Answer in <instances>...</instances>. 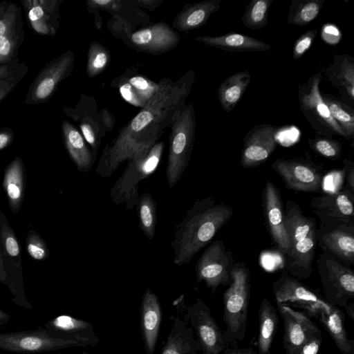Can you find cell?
I'll return each mask as SVG.
<instances>
[{"label":"cell","mask_w":354,"mask_h":354,"mask_svg":"<svg viewBox=\"0 0 354 354\" xmlns=\"http://www.w3.org/2000/svg\"><path fill=\"white\" fill-rule=\"evenodd\" d=\"M176 91L167 79L159 82L158 90L149 102L105 147L95 169L96 175L108 178L124 161L147 155L162 132L157 124H164L163 122L171 124L166 120L169 111H177L184 105H178L180 94Z\"/></svg>","instance_id":"6da1fadb"},{"label":"cell","mask_w":354,"mask_h":354,"mask_svg":"<svg viewBox=\"0 0 354 354\" xmlns=\"http://www.w3.org/2000/svg\"><path fill=\"white\" fill-rule=\"evenodd\" d=\"M233 214L232 207L216 203L213 196L196 200L175 227L170 243L174 263L176 266L189 263L228 223Z\"/></svg>","instance_id":"7a4b0ae2"},{"label":"cell","mask_w":354,"mask_h":354,"mask_svg":"<svg viewBox=\"0 0 354 354\" xmlns=\"http://www.w3.org/2000/svg\"><path fill=\"white\" fill-rule=\"evenodd\" d=\"M283 214L289 242L285 255L287 272L297 279H307L317 246L316 219L304 215L300 206L290 200L285 205Z\"/></svg>","instance_id":"3957f363"},{"label":"cell","mask_w":354,"mask_h":354,"mask_svg":"<svg viewBox=\"0 0 354 354\" xmlns=\"http://www.w3.org/2000/svg\"><path fill=\"white\" fill-rule=\"evenodd\" d=\"M232 282L223 294V321L226 326L223 330L228 344L244 339L250 295V273L241 262H234L231 273Z\"/></svg>","instance_id":"277c9868"},{"label":"cell","mask_w":354,"mask_h":354,"mask_svg":"<svg viewBox=\"0 0 354 354\" xmlns=\"http://www.w3.org/2000/svg\"><path fill=\"white\" fill-rule=\"evenodd\" d=\"M195 132L194 107L192 104L183 105L174 115L169 136L166 178L170 189L180 180L189 164Z\"/></svg>","instance_id":"5b68a950"},{"label":"cell","mask_w":354,"mask_h":354,"mask_svg":"<svg viewBox=\"0 0 354 354\" xmlns=\"http://www.w3.org/2000/svg\"><path fill=\"white\" fill-rule=\"evenodd\" d=\"M165 149L164 141L156 142L147 155L128 160L127 165L110 190V197L117 205H124L127 209L136 206L139 183L147 178L157 169Z\"/></svg>","instance_id":"8992f818"},{"label":"cell","mask_w":354,"mask_h":354,"mask_svg":"<svg viewBox=\"0 0 354 354\" xmlns=\"http://www.w3.org/2000/svg\"><path fill=\"white\" fill-rule=\"evenodd\" d=\"M322 75L318 72L298 86L299 108L312 129L318 136L332 138L339 136L345 138L339 126L332 118L319 91Z\"/></svg>","instance_id":"52a82bcc"},{"label":"cell","mask_w":354,"mask_h":354,"mask_svg":"<svg viewBox=\"0 0 354 354\" xmlns=\"http://www.w3.org/2000/svg\"><path fill=\"white\" fill-rule=\"evenodd\" d=\"M324 299L329 304L345 308L354 298V272L333 256L322 252L317 259Z\"/></svg>","instance_id":"ba28073f"},{"label":"cell","mask_w":354,"mask_h":354,"mask_svg":"<svg viewBox=\"0 0 354 354\" xmlns=\"http://www.w3.org/2000/svg\"><path fill=\"white\" fill-rule=\"evenodd\" d=\"M74 62V53L70 50L47 62L30 83L24 104L36 105L49 101L59 84L71 75Z\"/></svg>","instance_id":"9c48e42d"},{"label":"cell","mask_w":354,"mask_h":354,"mask_svg":"<svg viewBox=\"0 0 354 354\" xmlns=\"http://www.w3.org/2000/svg\"><path fill=\"white\" fill-rule=\"evenodd\" d=\"M234 264L232 252L225 248L222 240L208 244L195 266L196 280L204 282L214 292L217 288L230 285Z\"/></svg>","instance_id":"30bf717a"},{"label":"cell","mask_w":354,"mask_h":354,"mask_svg":"<svg viewBox=\"0 0 354 354\" xmlns=\"http://www.w3.org/2000/svg\"><path fill=\"white\" fill-rule=\"evenodd\" d=\"M272 292L277 303L301 309L309 317L318 319L322 312L332 306L324 298L286 272H283L273 282Z\"/></svg>","instance_id":"8fae6325"},{"label":"cell","mask_w":354,"mask_h":354,"mask_svg":"<svg viewBox=\"0 0 354 354\" xmlns=\"http://www.w3.org/2000/svg\"><path fill=\"white\" fill-rule=\"evenodd\" d=\"M0 248L3 269L6 275V285L15 297L16 302H27L23 282L21 247L14 230L6 215L0 209Z\"/></svg>","instance_id":"7c38bea8"},{"label":"cell","mask_w":354,"mask_h":354,"mask_svg":"<svg viewBox=\"0 0 354 354\" xmlns=\"http://www.w3.org/2000/svg\"><path fill=\"white\" fill-rule=\"evenodd\" d=\"M86 346L81 342L53 337L42 328L35 330L0 333V348L10 352L38 353Z\"/></svg>","instance_id":"4fadbf2b"},{"label":"cell","mask_w":354,"mask_h":354,"mask_svg":"<svg viewBox=\"0 0 354 354\" xmlns=\"http://www.w3.org/2000/svg\"><path fill=\"white\" fill-rule=\"evenodd\" d=\"M286 187L296 192H318L323 186V174L313 162L301 158H278L271 165Z\"/></svg>","instance_id":"5bb4252c"},{"label":"cell","mask_w":354,"mask_h":354,"mask_svg":"<svg viewBox=\"0 0 354 354\" xmlns=\"http://www.w3.org/2000/svg\"><path fill=\"white\" fill-rule=\"evenodd\" d=\"M25 30L21 8L14 2H0V65L18 58Z\"/></svg>","instance_id":"9a60e30c"},{"label":"cell","mask_w":354,"mask_h":354,"mask_svg":"<svg viewBox=\"0 0 354 354\" xmlns=\"http://www.w3.org/2000/svg\"><path fill=\"white\" fill-rule=\"evenodd\" d=\"M187 318L194 330L203 354H219L227 345L221 330L205 301L197 298L187 308Z\"/></svg>","instance_id":"2e32d148"},{"label":"cell","mask_w":354,"mask_h":354,"mask_svg":"<svg viewBox=\"0 0 354 354\" xmlns=\"http://www.w3.org/2000/svg\"><path fill=\"white\" fill-rule=\"evenodd\" d=\"M317 243L327 253L343 264L354 263V225L319 224L317 230Z\"/></svg>","instance_id":"e0dca14e"},{"label":"cell","mask_w":354,"mask_h":354,"mask_svg":"<svg viewBox=\"0 0 354 354\" xmlns=\"http://www.w3.org/2000/svg\"><path fill=\"white\" fill-rule=\"evenodd\" d=\"M310 207L322 225H354V193L346 187L334 194L313 198Z\"/></svg>","instance_id":"ac0fdd59"},{"label":"cell","mask_w":354,"mask_h":354,"mask_svg":"<svg viewBox=\"0 0 354 354\" xmlns=\"http://www.w3.org/2000/svg\"><path fill=\"white\" fill-rule=\"evenodd\" d=\"M278 127L263 124L253 127L245 136L240 162L243 168L258 167L271 156L277 143Z\"/></svg>","instance_id":"d6986e66"},{"label":"cell","mask_w":354,"mask_h":354,"mask_svg":"<svg viewBox=\"0 0 354 354\" xmlns=\"http://www.w3.org/2000/svg\"><path fill=\"white\" fill-rule=\"evenodd\" d=\"M284 324L283 346L286 354H298L304 344L321 330L304 312L277 303Z\"/></svg>","instance_id":"ffe728a7"},{"label":"cell","mask_w":354,"mask_h":354,"mask_svg":"<svg viewBox=\"0 0 354 354\" xmlns=\"http://www.w3.org/2000/svg\"><path fill=\"white\" fill-rule=\"evenodd\" d=\"M64 0H21L30 29L41 36H55L60 27L59 8Z\"/></svg>","instance_id":"44dd1931"},{"label":"cell","mask_w":354,"mask_h":354,"mask_svg":"<svg viewBox=\"0 0 354 354\" xmlns=\"http://www.w3.org/2000/svg\"><path fill=\"white\" fill-rule=\"evenodd\" d=\"M265 219L272 242L284 255L288 251L289 242L284 226L283 207L279 189L268 181L263 190Z\"/></svg>","instance_id":"7402d4cb"},{"label":"cell","mask_w":354,"mask_h":354,"mask_svg":"<svg viewBox=\"0 0 354 354\" xmlns=\"http://www.w3.org/2000/svg\"><path fill=\"white\" fill-rule=\"evenodd\" d=\"M130 39L131 44L140 50L160 54L174 48L180 37L170 26L160 21L135 32Z\"/></svg>","instance_id":"603a6c76"},{"label":"cell","mask_w":354,"mask_h":354,"mask_svg":"<svg viewBox=\"0 0 354 354\" xmlns=\"http://www.w3.org/2000/svg\"><path fill=\"white\" fill-rule=\"evenodd\" d=\"M44 328L53 337L81 342L87 346H95L99 342L91 324L67 315L48 321L44 324Z\"/></svg>","instance_id":"cb8c5ba5"},{"label":"cell","mask_w":354,"mask_h":354,"mask_svg":"<svg viewBox=\"0 0 354 354\" xmlns=\"http://www.w3.org/2000/svg\"><path fill=\"white\" fill-rule=\"evenodd\" d=\"M162 310L158 296L147 289L140 304V328L147 354H154Z\"/></svg>","instance_id":"d4e9b609"},{"label":"cell","mask_w":354,"mask_h":354,"mask_svg":"<svg viewBox=\"0 0 354 354\" xmlns=\"http://www.w3.org/2000/svg\"><path fill=\"white\" fill-rule=\"evenodd\" d=\"M65 149L78 171L88 172L93 166L96 156L78 129L70 122L64 120L61 124Z\"/></svg>","instance_id":"484cf974"},{"label":"cell","mask_w":354,"mask_h":354,"mask_svg":"<svg viewBox=\"0 0 354 354\" xmlns=\"http://www.w3.org/2000/svg\"><path fill=\"white\" fill-rule=\"evenodd\" d=\"M25 185L24 163L21 158L17 156L4 168L2 181L10 210L15 214L21 209L24 198Z\"/></svg>","instance_id":"4316f807"},{"label":"cell","mask_w":354,"mask_h":354,"mask_svg":"<svg viewBox=\"0 0 354 354\" xmlns=\"http://www.w3.org/2000/svg\"><path fill=\"white\" fill-rule=\"evenodd\" d=\"M221 1L222 0H205L185 5L174 19V28L183 32L201 28L221 8Z\"/></svg>","instance_id":"83f0119b"},{"label":"cell","mask_w":354,"mask_h":354,"mask_svg":"<svg viewBox=\"0 0 354 354\" xmlns=\"http://www.w3.org/2000/svg\"><path fill=\"white\" fill-rule=\"evenodd\" d=\"M195 40L229 52H261L271 48V46L268 43L233 32L216 37L199 36L196 37Z\"/></svg>","instance_id":"f1b7e54d"},{"label":"cell","mask_w":354,"mask_h":354,"mask_svg":"<svg viewBox=\"0 0 354 354\" xmlns=\"http://www.w3.org/2000/svg\"><path fill=\"white\" fill-rule=\"evenodd\" d=\"M200 350L192 327L189 326L187 322L175 317L160 354H198Z\"/></svg>","instance_id":"f546056e"},{"label":"cell","mask_w":354,"mask_h":354,"mask_svg":"<svg viewBox=\"0 0 354 354\" xmlns=\"http://www.w3.org/2000/svg\"><path fill=\"white\" fill-rule=\"evenodd\" d=\"M317 319L323 324L342 354H354V341L348 338L344 314L339 308L332 306L322 312Z\"/></svg>","instance_id":"4dcf8cb0"},{"label":"cell","mask_w":354,"mask_h":354,"mask_svg":"<svg viewBox=\"0 0 354 354\" xmlns=\"http://www.w3.org/2000/svg\"><path fill=\"white\" fill-rule=\"evenodd\" d=\"M258 315L257 354H270L272 344L279 324L277 310L267 298H264L261 302Z\"/></svg>","instance_id":"1f68e13d"},{"label":"cell","mask_w":354,"mask_h":354,"mask_svg":"<svg viewBox=\"0 0 354 354\" xmlns=\"http://www.w3.org/2000/svg\"><path fill=\"white\" fill-rule=\"evenodd\" d=\"M251 80L249 71H240L227 77L217 91L218 101L226 112L232 111L239 102Z\"/></svg>","instance_id":"d6a6232c"},{"label":"cell","mask_w":354,"mask_h":354,"mask_svg":"<svg viewBox=\"0 0 354 354\" xmlns=\"http://www.w3.org/2000/svg\"><path fill=\"white\" fill-rule=\"evenodd\" d=\"M159 84H155L147 78L136 75L120 86L122 97L133 106L144 107L156 94Z\"/></svg>","instance_id":"836d02e7"},{"label":"cell","mask_w":354,"mask_h":354,"mask_svg":"<svg viewBox=\"0 0 354 354\" xmlns=\"http://www.w3.org/2000/svg\"><path fill=\"white\" fill-rule=\"evenodd\" d=\"M325 75L336 86H354V58L348 55H335L332 64L325 70Z\"/></svg>","instance_id":"e575fe53"},{"label":"cell","mask_w":354,"mask_h":354,"mask_svg":"<svg viewBox=\"0 0 354 354\" xmlns=\"http://www.w3.org/2000/svg\"><path fill=\"white\" fill-rule=\"evenodd\" d=\"M334 120L344 133L345 138L351 140L354 137V110L348 105L328 93H321Z\"/></svg>","instance_id":"d590c367"},{"label":"cell","mask_w":354,"mask_h":354,"mask_svg":"<svg viewBox=\"0 0 354 354\" xmlns=\"http://www.w3.org/2000/svg\"><path fill=\"white\" fill-rule=\"evenodd\" d=\"M325 0H292L288 8L289 24L304 26L319 15Z\"/></svg>","instance_id":"8d00e7d4"},{"label":"cell","mask_w":354,"mask_h":354,"mask_svg":"<svg viewBox=\"0 0 354 354\" xmlns=\"http://www.w3.org/2000/svg\"><path fill=\"white\" fill-rule=\"evenodd\" d=\"M138 211L139 227L149 240L153 239L157 220V205L149 193H144L136 206Z\"/></svg>","instance_id":"74e56055"},{"label":"cell","mask_w":354,"mask_h":354,"mask_svg":"<svg viewBox=\"0 0 354 354\" xmlns=\"http://www.w3.org/2000/svg\"><path fill=\"white\" fill-rule=\"evenodd\" d=\"M272 0H252L247 5L241 20L247 28L259 30L264 28L268 20V10Z\"/></svg>","instance_id":"f35d334b"},{"label":"cell","mask_w":354,"mask_h":354,"mask_svg":"<svg viewBox=\"0 0 354 354\" xmlns=\"http://www.w3.org/2000/svg\"><path fill=\"white\" fill-rule=\"evenodd\" d=\"M110 54L100 43H91L87 55L86 73L90 77L101 73L109 64Z\"/></svg>","instance_id":"ab89813d"},{"label":"cell","mask_w":354,"mask_h":354,"mask_svg":"<svg viewBox=\"0 0 354 354\" xmlns=\"http://www.w3.org/2000/svg\"><path fill=\"white\" fill-rule=\"evenodd\" d=\"M311 149L319 156L330 160H337L342 153V144L332 138L315 136L308 140Z\"/></svg>","instance_id":"60d3db41"},{"label":"cell","mask_w":354,"mask_h":354,"mask_svg":"<svg viewBox=\"0 0 354 354\" xmlns=\"http://www.w3.org/2000/svg\"><path fill=\"white\" fill-rule=\"evenodd\" d=\"M26 250L31 259L43 261L49 257V250L42 237L33 230H30L26 239Z\"/></svg>","instance_id":"b9f144b4"},{"label":"cell","mask_w":354,"mask_h":354,"mask_svg":"<svg viewBox=\"0 0 354 354\" xmlns=\"http://www.w3.org/2000/svg\"><path fill=\"white\" fill-rule=\"evenodd\" d=\"M28 66L20 62L11 73L0 81V104L28 73Z\"/></svg>","instance_id":"7bdbcfd3"},{"label":"cell","mask_w":354,"mask_h":354,"mask_svg":"<svg viewBox=\"0 0 354 354\" xmlns=\"http://www.w3.org/2000/svg\"><path fill=\"white\" fill-rule=\"evenodd\" d=\"M317 33V30L311 29L305 32L296 40L292 49V56L295 60L300 59L310 48Z\"/></svg>","instance_id":"ee69618b"},{"label":"cell","mask_w":354,"mask_h":354,"mask_svg":"<svg viewBox=\"0 0 354 354\" xmlns=\"http://www.w3.org/2000/svg\"><path fill=\"white\" fill-rule=\"evenodd\" d=\"M342 35L337 27L333 24H326L322 30V37L323 40L330 45L337 44Z\"/></svg>","instance_id":"f6af8a7d"},{"label":"cell","mask_w":354,"mask_h":354,"mask_svg":"<svg viewBox=\"0 0 354 354\" xmlns=\"http://www.w3.org/2000/svg\"><path fill=\"white\" fill-rule=\"evenodd\" d=\"M322 343V331L313 335L301 348L298 354H317Z\"/></svg>","instance_id":"bcb514c9"},{"label":"cell","mask_w":354,"mask_h":354,"mask_svg":"<svg viewBox=\"0 0 354 354\" xmlns=\"http://www.w3.org/2000/svg\"><path fill=\"white\" fill-rule=\"evenodd\" d=\"M344 171L346 178V188L354 193V162L348 159H344Z\"/></svg>","instance_id":"7dc6e473"},{"label":"cell","mask_w":354,"mask_h":354,"mask_svg":"<svg viewBox=\"0 0 354 354\" xmlns=\"http://www.w3.org/2000/svg\"><path fill=\"white\" fill-rule=\"evenodd\" d=\"M15 133L12 128L0 127V151L8 148L13 142Z\"/></svg>","instance_id":"c3c4849f"},{"label":"cell","mask_w":354,"mask_h":354,"mask_svg":"<svg viewBox=\"0 0 354 354\" xmlns=\"http://www.w3.org/2000/svg\"><path fill=\"white\" fill-rule=\"evenodd\" d=\"M87 3L97 7L106 8L111 10H116L118 8H119L118 4L120 3V1L112 0H91L88 1Z\"/></svg>","instance_id":"681fc988"},{"label":"cell","mask_w":354,"mask_h":354,"mask_svg":"<svg viewBox=\"0 0 354 354\" xmlns=\"http://www.w3.org/2000/svg\"><path fill=\"white\" fill-rule=\"evenodd\" d=\"M19 63V59L17 58L8 63L0 65V81L6 78Z\"/></svg>","instance_id":"f907efd6"},{"label":"cell","mask_w":354,"mask_h":354,"mask_svg":"<svg viewBox=\"0 0 354 354\" xmlns=\"http://www.w3.org/2000/svg\"><path fill=\"white\" fill-rule=\"evenodd\" d=\"M223 351V354H257V351L252 348H226Z\"/></svg>","instance_id":"816d5d0a"},{"label":"cell","mask_w":354,"mask_h":354,"mask_svg":"<svg viewBox=\"0 0 354 354\" xmlns=\"http://www.w3.org/2000/svg\"><path fill=\"white\" fill-rule=\"evenodd\" d=\"M6 275L3 269L2 257L0 248V282L3 284H6Z\"/></svg>","instance_id":"f5cc1de1"},{"label":"cell","mask_w":354,"mask_h":354,"mask_svg":"<svg viewBox=\"0 0 354 354\" xmlns=\"http://www.w3.org/2000/svg\"><path fill=\"white\" fill-rule=\"evenodd\" d=\"M345 311L346 314L348 315V317L354 320V304L351 302V304H348L345 308Z\"/></svg>","instance_id":"db71d44e"},{"label":"cell","mask_w":354,"mask_h":354,"mask_svg":"<svg viewBox=\"0 0 354 354\" xmlns=\"http://www.w3.org/2000/svg\"><path fill=\"white\" fill-rule=\"evenodd\" d=\"M10 319L9 314L0 308V326L7 323Z\"/></svg>","instance_id":"11a10c76"},{"label":"cell","mask_w":354,"mask_h":354,"mask_svg":"<svg viewBox=\"0 0 354 354\" xmlns=\"http://www.w3.org/2000/svg\"><path fill=\"white\" fill-rule=\"evenodd\" d=\"M351 101L354 100V86H348L344 88Z\"/></svg>","instance_id":"9f6ffc18"}]
</instances>
